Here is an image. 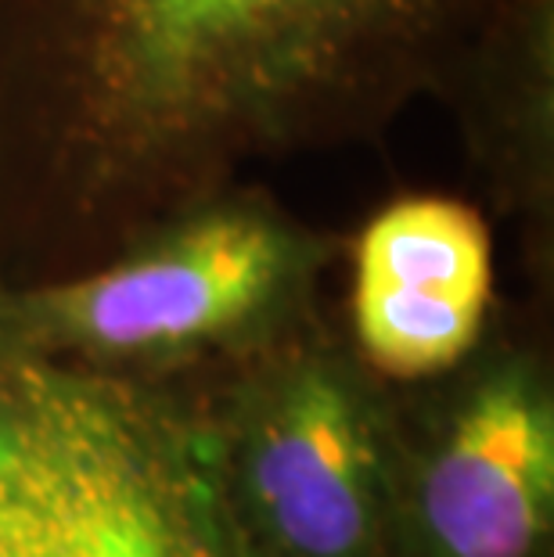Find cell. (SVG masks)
I'll return each mask as SVG.
<instances>
[{"instance_id":"cell-1","label":"cell","mask_w":554,"mask_h":557,"mask_svg":"<svg viewBox=\"0 0 554 557\" xmlns=\"http://www.w3.org/2000/svg\"><path fill=\"white\" fill-rule=\"evenodd\" d=\"M501 0H0V284L87 270L259 162L374 145Z\"/></svg>"},{"instance_id":"cell-2","label":"cell","mask_w":554,"mask_h":557,"mask_svg":"<svg viewBox=\"0 0 554 557\" xmlns=\"http://www.w3.org/2000/svg\"><path fill=\"white\" fill-rule=\"evenodd\" d=\"M342 248L270 187L238 181L87 270L0 284V349L176 385L310 320Z\"/></svg>"},{"instance_id":"cell-3","label":"cell","mask_w":554,"mask_h":557,"mask_svg":"<svg viewBox=\"0 0 554 557\" xmlns=\"http://www.w3.org/2000/svg\"><path fill=\"white\" fill-rule=\"evenodd\" d=\"M0 557H256L173 385L0 349Z\"/></svg>"},{"instance_id":"cell-4","label":"cell","mask_w":554,"mask_h":557,"mask_svg":"<svg viewBox=\"0 0 554 557\" xmlns=\"http://www.w3.org/2000/svg\"><path fill=\"white\" fill-rule=\"evenodd\" d=\"M173 388L256 557H389L393 385L321 310Z\"/></svg>"},{"instance_id":"cell-5","label":"cell","mask_w":554,"mask_h":557,"mask_svg":"<svg viewBox=\"0 0 554 557\" xmlns=\"http://www.w3.org/2000/svg\"><path fill=\"white\" fill-rule=\"evenodd\" d=\"M389 557H551L554 382L540 342L490 327L454 371L393 385Z\"/></svg>"},{"instance_id":"cell-6","label":"cell","mask_w":554,"mask_h":557,"mask_svg":"<svg viewBox=\"0 0 554 557\" xmlns=\"http://www.w3.org/2000/svg\"><path fill=\"white\" fill-rule=\"evenodd\" d=\"M349 342L389 385L465 363L493 320V234L482 212L443 195L389 201L349 245Z\"/></svg>"},{"instance_id":"cell-7","label":"cell","mask_w":554,"mask_h":557,"mask_svg":"<svg viewBox=\"0 0 554 557\" xmlns=\"http://www.w3.org/2000/svg\"><path fill=\"white\" fill-rule=\"evenodd\" d=\"M471 173L518 227L529 267L554 263V0H501L446 76Z\"/></svg>"}]
</instances>
